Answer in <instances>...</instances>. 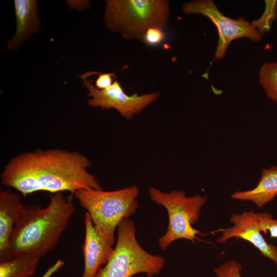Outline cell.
<instances>
[{
	"instance_id": "1",
	"label": "cell",
	"mask_w": 277,
	"mask_h": 277,
	"mask_svg": "<svg viewBox=\"0 0 277 277\" xmlns=\"http://www.w3.org/2000/svg\"><path fill=\"white\" fill-rule=\"evenodd\" d=\"M90 160L77 151L38 149L10 159L1 173L2 184L23 196L38 191L51 193L80 189H102L88 171Z\"/></svg>"
},
{
	"instance_id": "2",
	"label": "cell",
	"mask_w": 277,
	"mask_h": 277,
	"mask_svg": "<svg viewBox=\"0 0 277 277\" xmlns=\"http://www.w3.org/2000/svg\"><path fill=\"white\" fill-rule=\"evenodd\" d=\"M74 195L51 193L45 208L24 205L10 242L8 259L25 254L41 259L54 249L68 226L75 209Z\"/></svg>"
},
{
	"instance_id": "3",
	"label": "cell",
	"mask_w": 277,
	"mask_h": 277,
	"mask_svg": "<svg viewBox=\"0 0 277 277\" xmlns=\"http://www.w3.org/2000/svg\"><path fill=\"white\" fill-rule=\"evenodd\" d=\"M73 195L89 214L100 233L112 245L120 224L130 219L138 207L139 189L135 186L113 191L80 189Z\"/></svg>"
},
{
	"instance_id": "4",
	"label": "cell",
	"mask_w": 277,
	"mask_h": 277,
	"mask_svg": "<svg viewBox=\"0 0 277 277\" xmlns=\"http://www.w3.org/2000/svg\"><path fill=\"white\" fill-rule=\"evenodd\" d=\"M169 5L165 0H108L104 14L106 27L126 39L143 41L150 28L167 24Z\"/></svg>"
},
{
	"instance_id": "5",
	"label": "cell",
	"mask_w": 277,
	"mask_h": 277,
	"mask_svg": "<svg viewBox=\"0 0 277 277\" xmlns=\"http://www.w3.org/2000/svg\"><path fill=\"white\" fill-rule=\"evenodd\" d=\"M117 231L112 254L96 277H132L138 273L152 277L161 272L165 264V258L148 252L140 245L132 220H123Z\"/></svg>"
},
{
	"instance_id": "6",
	"label": "cell",
	"mask_w": 277,
	"mask_h": 277,
	"mask_svg": "<svg viewBox=\"0 0 277 277\" xmlns=\"http://www.w3.org/2000/svg\"><path fill=\"white\" fill-rule=\"evenodd\" d=\"M148 192L150 200L164 207L168 215V226L166 232L158 239L159 248L166 250L170 245L179 239L194 243L200 234L193 225L199 220L207 197L200 195L187 196L182 190L163 192L151 187Z\"/></svg>"
},
{
	"instance_id": "7",
	"label": "cell",
	"mask_w": 277,
	"mask_h": 277,
	"mask_svg": "<svg viewBox=\"0 0 277 277\" xmlns=\"http://www.w3.org/2000/svg\"><path fill=\"white\" fill-rule=\"evenodd\" d=\"M186 14H202L216 26L219 40L213 61L222 60L229 44L233 40L247 37L253 42L262 38V34L252 24L243 18L234 19L225 16L211 0H197L187 2L183 6Z\"/></svg>"
},
{
	"instance_id": "8",
	"label": "cell",
	"mask_w": 277,
	"mask_h": 277,
	"mask_svg": "<svg viewBox=\"0 0 277 277\" xmlns=\"http://www.w3.org/2000/svg\"><path fill=\"white\" fill-rule=\"evenodd\" d=\"M83 85L88 90L87 95L92 98L88 100V105L93 107H100L103 109L113 108L123 117L130 120L159 97L160 92H152L141 95L137 93L127 95L116 80L106 89L100 90L88 80L85 73L80 75Z\"/></svg>"
},
{
	"instance_id": "9",
	"label": "cell",
	"mask_w": 277,
	"mask_h": 277,
	"mask_svg": "<svg viewBox=\"0 0 277 277\" xmlns=\"http://www.w3.org/2000/svg\"><path fill=\"white\" fill-rule=\"evenodd\" d=\"M233 226L222 229L216 242L224 243L236 238L246 240L256 247L265 257L272 261L277 269V246L267 243L258 228L256 212L253 210L233 213L229 217Z\"/></svg>"
},
{
	"instance_id": "10",
	"label": "cell",
	"mask_w": 277,
	"mask_h": 277,
	"mask_svg": "<svg viewBox=\"0 0 277 277\" xmlns=\"http://www.w3.org/2000/svg\"><path fill=\"white\" fill-rule=\"evenodd\" d=\"M84 223V269L81 277H96L111 256L114 247L100 233L88 212L85 213Z\"/></svg>"
},
{
	"instance_id": "11",
	"label": "cell",
	"mask_w": 277,
	"mask_h": 277,
	"mask_svg": "<svg viewBox=\"0 0 277 277\" xmlns=\"http://www.w3.org/2000/svg\"><path fill=\"white\" fill-rule=\"evenodd\" d=\"M24 205L17 193L9 188L0 192V262L8 259L11 238Z\"/></svg>"
},
{
	"instance_id": "12",
	"label": "cell",
	"mask_w": 277,
	"mask_h": 277,
	"mask_svg": "<svg viewBox=\"0 0 277 277\" xmlns=\"http://www.w3.org/2000/svg\"><path fill=\"white\" fill-rule=\"evenodd\" d=\"M14 4L16 28L8 41L7 48L15 51L29 37L39 30L41 23L36 1L15 0Z\"/></svg>"
},
{
	"instance_id": "13",
	"label": "cell",
	"mask_w": 277,
	"mask_h": 277,
	"mask_svg": "<svg viewBox=\"0 0 277 277\" xmlns=\"http://www.w3.org/2000/svg\"><path fill=\"white\" fill-rule=\"evenodd\" d=\"M277 196V166L263 168L257 185L253 189L238 191L231 197L235 200L249 201L258 207H264Z\"/></svg>"
},
{
	"instance_id": "14",
	"label": "cell",
	"mask_w": 277,
	"mask_h": 277,
	"mask_svg": "<svg viewBox=\"0 0 277 277\" xmlns=\"http://www.w3.org/2000/svg\"><path fill=\"white\" fill-rule=\"evenodd\" d=\"M39 260L28 254L14 255L0 262V277H31L36 272Z\"/></svg>"
},
{
	"instance_id": "15",
	"label": "cell",
	"mask_w": 277,
	"mask_h": 277,
	"mask_svg": "<svg viewBox=\"0 0 277 277\" xmlns=\"http://www.w3.org/2000/svg\"><path fill=\"white\" fill-rule=\"evenodd\" d=\"M259 84L267 96L277 102V63L267 62L262 65L259 72Z\"/></svg>"
},
{
	"instance_id": "16",
	"label": "cell",
	"mask_w": 277,
	"mask_h": 277,
	"mask_svg": "<svg viewBox=\"0 0 277 277\" xmlns=\"http://www.w3.org/2000/svg\"><path fill=\"white\" fill-rule=\"evenodd\" d=\"M276 10V1H266V9L264 14L259 20L252 23L262 34L263 31L270 29L272 21L275 18Z\"/></svg>"
},
{
	"instance_id": "17",
	"label": "cell",
	"mask_w": 277,
	"mask_h": 277,
	"mask_svg": "<svg viewBox=\"0 0 277 277\" xmlns=\"http://www.w3.org/2000/svg\"><path fill=\"white\" fill-rule=\"evenodd\" d=\"M242 268L239 262L230 260L214 268L213 271L216 277H242Z\"/></svg>"
},
{
	"instance_id": "18",
	"label": "cell",
	"mask_w": 277,
	"mask_h": 277,
	"mask_svg": "<svg viewBox=\"0 0 277 277\" xmlns=\"http://www.w3.org/2000/svg\"><path fill=\"white\" fill-rule=\"evenodd\" d=\"M258 228L262 231H268L271 238H277V220L268 212H256Z\"/></svg>"
},
{
	"instance_id": "19",
	"label": "cell",
	"mask_w": 277,
	"mask_h": 277,
	"mask_svg": "<svg viewBox=\"0 0 277 277\" xmlns=\"http://www.w3.org/2000/svg\"><path fill=\"white\" fill-rule=\"evenodd\" d=\"M164 28L152 27L145 32L143 42L149 46H157L162 44L166 39V33Z\"/></svg>"
},
{
	"instance_id": "20",
	"label": "cell",
	"mask_w": 277,
	"mask_h": 277,
	"mask_svg": "<svg viewBox=\"0 0 277 277\" xmlns=\"http://www.w3.org/2000/svg\"><path fill=\"white\" fill-rule=\"evenodd\" d=\"M89 76L98 74V77L95 82V86L100 90L110 87L113 84V77L115 75L114 73H101L97 71H88Z\"/></svg>"
},
{
	"instance_id": "21",
	"label": "cell",
	"mask_w": 277,
	"mask_h": 277,
	"mask_svg": "<svg viewBox=\"0 0 277 277\" xmlns=\"http://www.w3.org/2000/svg\"><path fill=\"white\" fill-rule=\"evenodd\" d=\"M64 265V262L59 260L50 266L41 277H51Z\"/></svg>"
}]
</instances>
